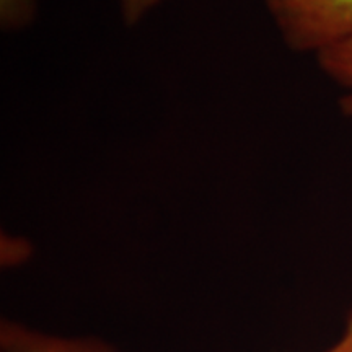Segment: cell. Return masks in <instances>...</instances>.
I'll list each match as a JSON object with an SVG mask.
<instances>
[{
  "label": "cell",
  "instance_id": "1",
  "mask_svg": "<svg viewBox=\"0 0 352 352\" xmlns=\"http://www.w3.org/2000/svg\"><path fill=\"white\" fill-rule=\"evenodd\" d=\"M285 41L297 51H321L352 38V0H267Z\"/></svg>",
  "mask_w": 352,
  "mask_h": 352
},
{
  "label": "cell",
  "instance_id": "5",
  "mask_svg": "<svg viewBox=\"0 0 352 352\" xmlns=\"http://www.w3.org/2000/svg\"><path fill=\"white\" fill-rule=\"evenodd\" d=\"M28 2L30 0H2V10H3V16H8L12 19L13 15H19L20 12H23L28 8Z\"/></svg>",
  "mask_w": 352,
  "mask_h": 352
},
{
  "label": "cell",
  "instance_id": "2",
  "mask_svg": "<svg viewBox=\"0 0 352 352\" xmlns=\"http://www.w3.org/2000/svg\"><path fill=\"white\" fill-rule=\"evenodd\" d=\"M0 342L3 352H109L98 342L50 336L13 323L2 324Z\"/></svg>",
  "mask_w": 352,
  "mask_h": 352
},
{
  "label": "cell",
  "instance_id": "6",
  "mask_svg": "<svg viewBox=\"0 0 352 352\" xmlns=\"http://www.w3.org/2000/svg\"><path fill=\"white\" fill-rule=\"evenodd\" d=\"M328 352H352V315L349 316V321H347L344 336H342L341 341L334 347H331Z\"/></svg>",
  "mask_w": 352,
  "mask_h": 352
},
{
  "label": "cell",
  "instance_id": "4",
  "mask_svg": "<svg viewBox=\"0 0 352 352\" xmlns=\"http://www.w3.org/2000/svg\"><path fill=\"white\" fill-rule=\"evenodd\" d=\"M160 0H121L122 15L127 23H134L144 15L148 8H152Z\"/></svg>",
  "mask_w": 352,
  "mask_h": 352
},
{
  "label": "cell",
  "instance_id": "3",
  "mask_svg": "<svg viewBox=\"0 0 352 352\" xmlns=\"http://www.w3.org/2000/svg\"><path fill=\"white\" fill-rule=\"evenodd\" d=\"M318 59L329 77L351 90V94L341 100V107L342 111L352 116V38L321 51Z\"/></svg>",
  "mask_w": 352,
  "mask_h": 352
}]
</instances>
